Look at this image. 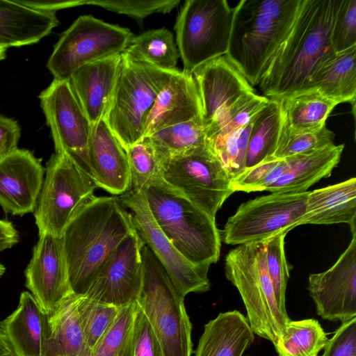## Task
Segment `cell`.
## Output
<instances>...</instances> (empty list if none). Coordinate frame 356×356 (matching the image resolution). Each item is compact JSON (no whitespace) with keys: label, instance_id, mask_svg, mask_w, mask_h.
Here are the masks:
<instances>
[{"label":"cell","instance_id":"6da1fadb","mask_svg":"<svg viewBox=\"0 0 356 356\" xmlns=\"http://www.w3.org/2000/svg\"><path fill=\"white\" fill-rule=\"evenodd\" d=\"M134 230L118 197H92L76 213L61 236L72 293L85 296L103 266Z\"/></svg>","mask_w":356,"mask_h":356},{"label":"cell","instance_id":"7a4b0ae2","mask_svg":"<svg viewBox=\"0 0 356 356\" xmlns=\"http://www.w3.org/2000/svg\"><path fill=\"white\" fill-rule=\"evenodd\" d=\"M339 0H302L293 27L259 83L265 97L303 91L319 63L334 54L330 33Z\"/></svg>","mask_w":356,"mask_h":356},{"label":"cell","instance_id":"3957f363","mask_svg":"<svg viewBox=\"0 0 356 356\" xmlns=\"http://www.w3.org/2000/svg\"><path fill=\"white\" fill-rule=\"evenodd\" d=\"M302 0H241L226 56L251 86L259 85L289 37Z\"/></svg>","mask_w":356,"mask_h":356},{"label":"cell","instance_id":"277c9868","mask_svg":"<svg viewBox=\"0 0 356 356\" xmlns=\"http://www.w3.org/2000/svg\"><path fill=\"white\" fill-rule=\"evenodd\" d=\"M155 222L192 264L209 268L220 257L221 235L216 218L162 179L140 191Z\"/></svg>","mask_w":356,"mask_h":356},{"label":"cell","instance_id":"5b68a950","mask_svg":"<svg viewBox=\"0 0 356 356\" xmlns=\"http://www.w3.org/2000/svg\"><path fill=\"white\" fill-rule=\"evenodd\" d=\"M266 241L238 245L226 255V277L238 289L254 332L273 343L291 320L278 305L266 263Z\"/></svg>","mask_w":356,"mask_h":356},{"label":"cell","instance_id":"8992f818","mask_svg":"<svg viewBox=\"0 0 356 356\" xmlns=\"http://www.w3.org/2000/svg\"><path fill=\"white\" fill-rule=\"evenodd\" d=\"M143 283L139 307L160 343L163 356H191L192 324L184 300L165 269L143 243Z\"/></svg>","mask_w":356,"mask_h":356},{"label":"cell","instance_id":"52a82bcc","mask_svg":"<svg viewBox=\"0 0 356 356\" xmlns=\"http://www.w3.org/2000/svg\"><path fill=\"white\" fill-rule=\"evenodd\" d=\"M178 71L161 70L122 53L104 120L124 149L144 137L147 117L159 94Z\"/></svg>","mask_w":356,"mask_h":356},{"label":"cell","instance_id":"ba28073f","mask_svg":"<svg viewBox=\"0 0 356 356\" xmlns=\"http://www.w3.org/2000/svg\"><path fill=\"white\" fill-rule=\"evenodd\" d=\"M235 7L225 0H186L176 21V44L192 76L200 66L227 54Z\"/></svg>","mask_w":356,"mask_h":356},{"label":"cell","instance_id":"9c48e42d","mask_svg":"<svg viewBox=\"0 0 356 356\" xmlns=\"http://www.w3.org/2000/svg\"><path fill=\"white\" fill-rule=\"evenodd\" d=\"M98 188L67 156L54 153L46 163L43 184L33 212L38 234L60 238L68 222Z\"/></svg>","mask_w":356,"mask_h":356},{"label":"cell","instance_id":"30bf717a","mask_svg":"<svg viewBox=\"0 0 356 356\" xmlns=\"http://www.w3.org/2000/svg\"><path fill=\"white\" fill-rule=\"evenodd\" d=\"M133 37L127 28L79 16L54 45L47 67L54 79L67 80L86 64L122 54Z\"/></svg>","mask_w":356,"mask_h":356},{"label":"cell","instance_id":"8fae6325","mask_svg":"<svg viewBox=\"0 0 356 356\" xmlns=\"http://www.w3.org/2000/svg\"><path fill=\"white\" fill-rule=\"evenodd\" d=\"M308 191L273 193L242 203L222 230L229 245L264 242L302 225Z\"/></svg>","mask_w":356,"mask_h":356},{"label":"cell","instance_id":"7c38bea8","mask_svg":"<svg viewBox=\"0 0 356 356\" xmlns=\"http://www.w3.org/2000/svg\"><path fill=\"white\" fill-rule=\"evenodd\" d=\"M162 178L213 218L234 193L231 179L207 143L163 161Z\"/></svg>","mask_w":356,"mask_h":356},{"label":"cell","instance_id":"4fadbf2b","mask_svg":"<svg viewBox=\"0 0 356 356\" xmlns=\"http://www.w3.org/2000/svg\"><path fill=\"white\" fill-rule=\"evenodd\" d=\"M39 99L55 152L67 156L92 177L88 159L92 124L69 80L54 79Z\"/></svg>","mask_w":356,"mask_h":356},{"label":"cell","instance_id":"5bb4252c","mask_svg":"<svg viewBox=\"0 0 356 356\" xmlns=\"http://www.w3.org/2000/svg\"><path fill=\"white\" fill-rule=\"evenodd\" d=\"M118 198L129 211L135 232L163 265L178 293L184 298L209 291V268L192 264L176 250L155 222L141 192L130 189Z\"/></svg>","mask_w":356,"mask_h":356},{"label":"cell","instance_id":"9a60e30c","mask_svg":"<svg viewBox=\"0 0 356 356\" xmlns=\"http://www.w3.org/2000/svg\"><path fill=\"white\" fill-rule=\"evenodd\" d=\"M142 245L134 229L108 257L85 296L119 308L136 303L143 283Z\"/></svg>","mask_w":356,"mask_h":356},{"label":"cell","instance_id":"2e32d148","mask_svg":"<svg viewBox=\"0 0 356 356\" xmlns=\"http://www.w3.org/2000/svg\"><path fill=\"white\" fill-rule=\"evenodd\" d=\"M307 289L323 319L343 323L356 317V235L329 269L309 275Z\"/></svg>","mask_w":356,"mask_h":356},{"label":"cell","instance_id":"e0dca14e","mask_svg":"<svg viewBox=\"0 0 356 356\" xmlns=\"http://www.w3.org/2000/svg\"><path fill=\"white\" fill-rule=\"evenodd\" d=\"M39 235L24 270L25 286L48 315L74 294L71 290L60 238Z\"/></svg>","mask_w":356,"mask_h":356},{"label":"cell","instance_id":"ac0fdd59","mask_svg":"<svg viewBox=\"0 0 356 356\" xmlns=\"http://www.w3.org/2000/svg\"><path fill=\"white\" fill-rule=\"evenodd\" d=\"M45 168L29 149L16 148L0 159V206L6 213H33Z\"/></svg>","mask_w":356,"mask_h":356},{"label":"cell","instance_id":"d6986e66","mask_svg":"<svg viewBox=\"0 0 356 356\" xmlns=\"http://www.w3.org/2000/svg\"><path fill=\"white\" fill-rule=\"evenodd\" d=\"M202 105V117L207 126L220 118L253 87L226 55L213 59L193 74Z\"/></svg>","mask_w":356,"mask_h":356},{"label":"cell","instance_id":"ffe728a7","mask_svg":"<svg viewBox=\"0 0 356 356\" xmlns=\"http://www.w3.org/2000/svg\"><path fill=\"white\" fill-rule=\"evenodd\" d=\"M88 159L92 178L98 187L120 195L130 189L126 151L104 119L92 125Z\"/></svg>","mask_w":356,"mask_h":356},{"label":"cell","instance_id":"44dd1931","mask_svg":"<svg viewBox=\"0 0 356 356\" xmlns=\"http://www.w3.org/2000/svg\"><path fill=\"white\" fill-rule=\"evenodd\" d=\"M121 61L122 54L86 64L68 79L92 125L106 117Z\"/></svg>","mask_w":356,"mask_h":356},{"label":"cell","instance_id":"7402d4cb","mask_svg":"<svg viewBox=\"0 0 356 356\" xmlns=\"http://www.w3.org/2000/svg\"><path fill=\"white\" fill-rule=\"evenodd\" d=\"M202 117V105L195 81L176 72L159 94L147 117L145 135Z\"/></svg>","mask_w":356,"mask_h":356},{"label":"cell","instance_id":"603a6c76","mask_svg":"<svg viewBox=\"0 0 356 356\" xmlns=\"http://www.w3.org/2000/svg\"><path fill=\"white\" fill-rule=\"evenodd\" d=\"M344 145L278 159L276 181L267 189L273 193H303L323 178L329 177L340 161Z\"/></svg>","mask_w":356,"mask_h":356},{"label":"cell","instance_id":"cb8c5ba5","mask_svg":"<svg viewBox=\"0 0 356 356\" xmlns=\"http://www.w3.org/2000/svg\"><path fill=\"white\" fill-rule=\"evenodd\" d=\"M48 314L29 291H23L17 309L0 322L14 356H44Z\"/></svg>","mask_w":356,"mask_h":356},{"label":"cell","instance_id":"d4e9b609","mask_svg":"<svg viewBox=\"0 0 356 356\" xmlns=\"http://www.w3.org/2000/svg\"><path fill=\"white\" fill-rule=\"evenodd\" d=\"M58 24L55 12L32 8L22 0H0V46L6 49L37 43Z\"/></svg>","mask_w":356,"mask_h":356},{"label":"cell","instance_id":"484cf974","mask_svg":"<svg viewBox=\"0 0 356 356\" xmlns=\"http://www.w3.org/2000/svg\"><path fill=\"white\" fill-rule=\"evenodd\" d=\"M254 339V332L241 312H221L204 325L195 356H242Z\"/></svg>","mask_w":356,"mask_h":356},{"label":"cell","instance_id":"4316f807","mask_svg":"<svg viewBox=\"0 0 356 356\" xmlns=\"http://www.w3.org/2000/svg\"><path fill=\"white\" fill-rule=\"evenodd\" d=\"M356 178L308 191L302 225L348 223L356 235Z\"/></svg>","mask_w":356,"mask_h":356},{"label":"cell","instance_id":"83f0119b","mask_svg":"<svg viewBox=\"0 0 356 356\" xmlns=\"http://www.w3.org/2000/svg\"><path fill=\"white\" fill-rule=\"evenodd\" d=\"M356 46L322 60L311 75L305 89L316 90L337 102L354 106L356 95ZM302 92V91H301Z\"/></svg>","mask_w":356,"mask_h":356},{"label":"cell","instance_id":"f1b7e54d","mask_svg":"<svg viewBox=\"0 0 356 356\" xmlns=\"http://www.w3.org/2000/svg\"><path fill=\"white\" fill-rule=\"evenodd\" d=\"M80 296L72 294L51 314L44 356H89L79 313Z\"/></svg>","mask_w":356,"mask_h":356},{"label":"cell","instance_id":"f546056e","mask_svg":"<svg viewBox=\"0 0 356 356\" xmlns=\"http://www.w3.org/2000/svg\"><path fill=\"white\" fill-rule=\"evenodd\" d=\"M283 120L296 131H317L325 127V121L337 102L316 90H307L280 98Z\"/></svg>","mask_w":356,"mask_h":356},{"label":"cell","instance_id":"4dcf8cb0","mask_svg":"<svg viewBox=\"0 0 356 356\" xmlns=\"http://www.w3.org/2000/svg\"><path fill=\"white\" fill-rule=\"evenodd\" d=\"M282 122L280 98L270 97L254 117L245 156V169L252 168L273 154Z\"/></svg>","mask_w":356,"mask_h":356},{"label":"cell","instance_id":"1f68e13d","mask_svg":"<svg viewBox=\"0 0 356 356\" xmlns=\"http://www.w3.org/2000/svg\"><path fill=\"white\" fill-rule=\"evenodd\" d=\"M124 53L133 60L168 71L177 69L179 56L173 34L165 28L134 36Z\"/></svg>","mask_w":356,"mask_h":356},{"label":"cell","instance_id":"d6a6232c","mask_svg":"<svg viewBox=\"0 0 356 356\" xmlns=\"http://www.w3.org/2000/svg\"><path fill=\"white\" fill-rule=\"evenodd\" d=\"M327 340L319 322L308 318L290 320L273 344L278 356H319Z\"/></svg>","mask_w":356,"mask_h":356},{"label":"cell","instance_id":"836d02e7","mask_svg":"<svg viewBox=\"0 0 356 356\" xmlns=\"http://www.w3.org/2000/svg\"><path fill=\"white\" fill-rule=\"evenodd\" d=\"M207 125L195 118L157 131L148 137L162 162L206 143Z\"/></svg>","mask_w":356,"mask_h":356},{"label":"cell","instance_id":"e575fe53","mask_svg":"<svg viewBox=\"0 0 356 356\" xmlns=\"http://www.w3.org/2000/svg\"><path fill=\"white\" fill-rule=\"evenodd\" d=\"M252 120L240 129L206 140L207 145L231 180L245 169V156Z\"/></svg>","mask_w":356,"mask_h":356},{"label":"cell","instance_id":"d590c367","mask_svg":"<svg viewBox=\"0 0 356 356\" xmlns=\"http://www.w3.org/2000/svg\"><path fill=\"white\" fill-rule=\"evenodd\" d=\"M138 303L120 308L113 324L91 349L89 356H132L133 330Z\"/></svg>","mask_w":356,"mask_h":356},{"label":"cell","instance_id":"8d00e7d4","mask_svg":"<svg viewBox=\"0 0 356 356\" xmlns=\"http://www.w3.org/2000/svg\"><path fill=\"white\" fill-rule=\"evenodd\" d=\"M334 134L326 127L317 131H296L283 120L278 141L270 159H283L298 154L314 152L334 143Z\"/></svg>","mask_w":356,"mask_h":356},{"label":"cell","instance_id":"74e56055","mask_svg":"<svg viewBox=\"0 0 356 356\" xmlns=\"http://www.w3.org/2000/svg\"><path fill=\"white\" fill-rule=\"evenodd\" d=\"M125 151L130 171V189L140 191L163 179L161 162L148 136L143 137Z\"/></svg>","mask_w":356,"mask_h":356},{"label":"cell","instance_id":"f35d334b","mask_svg":"<svg viewBox=\"0 0 356 356\" xmlns=\"http://www.w3.org/2000/svg\"><path fill=\"white\" fill-rule=\"evenodd\" d=\"M268 97L250 92L241 96L217 121L207 126L206 140L240 129L266 106Z\"/></svg>","mask_w":356,"mask_h":356},{"label":"cell","instance_id":"ab89813d","mask_svg":"<svg viewBox=\"0 0 356 356\" xmlns=\"http://www.w3.org/2000/svg\"><path fill=\"white\" fill-rule=\"evenodd\" d=\"M78 308L86 343L90 351L113 324L120 308L85 296H80Z\"/></svg>","mask_w":356,"mask_h":356},{"label":"cell","instance_id":"60d3db41","mask_svg":"<svg viewBox=\"0 0 356 356\" xmlns=\"http://www.w3.org/2000/svg\"><path fill=\"white\" fill-rule=\"evenodd\" d=\"M280 234L266 241V263L277 303L281 312L287 315L286 310V289L289 279V267L284 252V238Z\"/></svg>","mask_w":356,"mask_h":356},{"label":"cell","instance_id":"b9f144b4","mask_svg":"<svg viewBox=\"0 0 356 356\" xmlns=\"http://www.w3.org/2000/svg\"><path fill=\"white\" fill-rule=\"evenodd\" d=\"M335 54L356 46V0H339L330 33Z\"/></svg>","mask_w":356,"mask_h":356},{"label":"cell","instance_id":"7bdbcfd3","mask_svg":"<svg viewBox=\"0 0 356 356\" xmlns=\"http://www.w3.org/2000/svg\"><path fill=\"white\" fill-rule=\"evenodd\" d=\"M179 3V0H85V5L97 6L112 12L124 14L135 19L138 22L154 13H168Z\"/></svg>","mask_w":356,"mask_h":356},{"label":"cell","instance_id":"ee69618b","mask_svg":"<svg viewBox=\"0 0 356 356\" xmlns=\"http://www.w3.org/2000/svg\"><path fill=\"white\" fill-rule=\"evenodd\" d=\"M132 356H163L160 343L138 304L133 330Z\"/></svg>","mask_w":356,"mask_h":356},{"label":"cell","instance_id":"f6af8a7d","mask_svg":"<svg viewBox=\"0 0 356 356\" xmlns=\"http://www.w3.org/2000/svg\"><path fill=\"white\" fill-rule=\"evenodd\" d=\"M323 350L322 356H356V317L343 322Z\"/></svg>","mask_w":356,"mask_h":356},{"label":"cell","instance_id":"bcb514c9","mask_svg":"<svg viewBox=\"0 0 356 356\" xmlns=\"http://www.w3.org/2000/svg\"><path fill=\"white\" fill-rule=\"evenodd\" d=\"M21 129L15 120L0 115V146L7 152L17 148Z\"/></svg>","mask_w":356,"mask_h":356},{"label":"cell","instance_id":"7dc6e473","mask_svg":"<svg viewBox=\"0 0 356 356\" xmlns=\"http://www.w3.org/2000/svg\"><path fill=\"white\" fill-rule=\"evenodd\" d=\"M19 240V232L13 222L0 219V252L10 249Z\"/></svg>","mask_w":356,"mask_h":356},{"label":"cell","instance_id":"c3c4849f","mask_svg":"<svg viewBox=\"0 0 356 356\" xmlns=\"http://www.w3.org/2000/svg\"><path fill=\"white\" fill-rule=\"evenodd\" d=\"M23 2L34 8L50 12H55L60 9L85 5V0L80 1H25Z\"/></svg>","mask_w":356,"mask_h":356},{"label":"cell","instance_id":"681fc988","mask_svg":"<svg viewBox=\"0 0 356 356\" xmlns=\"http://www.w3.org/2000/svg\"><path fill=\"white\" fill-rule=\"evenodd\" d=\"M0 356H14L13 351L0 327Z\"/></svg>","mask_w":356,"mask_h":356},{"label":"cell","instance_id":"f907efd6","mask_svg":"<svg viewBox=\"0 0 356 356\" xmlns=\"http://www.w3.org/2000/svg\"><path fill=\"white\" fill-rule=\"evenodd\" d=\"M6 51L7 49L0 46V62L6 58Z\"/></svg>","mask_w":356,"mask_h":356},{"label":"cell","instance_id":"816d5d0a","mask_svg":"<svg viewBox=\"0 0 356 356\" xmlns=\"http://www.w3.org/2000/svg\"><path fill=\"white\" fill-rule=\"evenodd\" d=\"M6 266L0 261V277H1L6 273Z\"/></svg>","mask_w":356,"mask_h":356},{"label":"cell","instance_id":"f5cc1de1","mask_svg":"<svg viewBox=\"0 0 356 356\" xmlns=\"http://www.w3.org/2000/svg\"><path fill=\"white\" fill-rule=\"evenodd\" d=\"M7 154L8 153L0 146V159Z\"/></svg>","mask_w":356,"mask_h":356}]
</instances>
